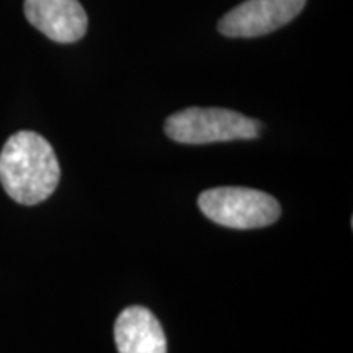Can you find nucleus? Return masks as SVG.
Segmentation results:
<instances>
[{
	"mask_svg": "<svg viewBox=\"0 0 353 353\" xmlns=\"http://www.w3.org/2000/svg\"><path fill=\"white\" fill-rule=\"evenodd\" d=\"M165 134L180 144H210L259 138L260 123L226 108L192 107L165 121Z\"/></svg>",
	"mask_w": 353,
	"mask_h": 353,
	"instance_id": "f03ea898",
	"label": "nucleus"
},
{
	"mask_svg": "<svg viewBox=\"0 0 353 353\" xmlns=\"http://www.w3.org/2000/svg\"><path fill=\"white\" fill-rule=\"evenodd\" d=\"M201 213L216 224L231 229H259L280 218L281 206L260 190L245 187L210 188L198 196Z\"/></svg>",
	"mask_w": 353,
	"mask_h": 353,
	"instance_id": "7ed1b4c3",
	"label": "nucleus"
},
{
	"mask_svg": "<svg viewBox=\"0 0 353 353\" xmlns=\"http://www.w3.org/2000/svg\"><path fill=\"white\" fill-rule=\"evenodd\" d=\"M120 353H167V339L157 317L143 306H130L114 322Z\"/></svg>",
	"mask_w": 353,
	"mask_h": 353,
	"instance_id": "423d86ee",
	"label": "nucleus"
},
{
	"mask_svg": "<svg viewBox=\"0 0 353 353\" xmlns=\"http://www.w3.org/2000/svg\"><path fill=\"white\" fill-rule=\"evenodd\" d=\"M25 17L56 43H76L87 33V13L79 0H25Z\"/></svg>",
	"mask_w": 353,
	"mask_h": 353,
	"instance_id": "39448f33",
	"label": "nucleus"
},
{
	"mask_svg": "<svg viewBox=\"0 0 353 353\" xmlns=\"http://www.w3.org/2000/svg\"><path fill=\"white\" fill-rule=\"evenodd\" d=\"M306 0H245L219 20L218 30L229 38H254L272 33L296 19Z\"/></svg>",
	"mask_w": 353,
	"mask_h": 353,
	"instance_id": "20e7f679",
	"label": "nucleus"
},
{
	"mask_svg": "<svg viewBox=\"0 0 353 353\" xmlns=\"http://www.w3.org/2000/svg\"><path fill=\"white\" fill-rule=\"evenodd\" d=\"M59 179V161L41 134L19 131L3 144L0 182L12 200L26 206L38 205L54 193Z\"/></svg>",
	"mask_w": 353,
	"mask_h": 353,
	"instance_id": "f257e3e1",
	"label": "nucleus"
}]
</instances>
